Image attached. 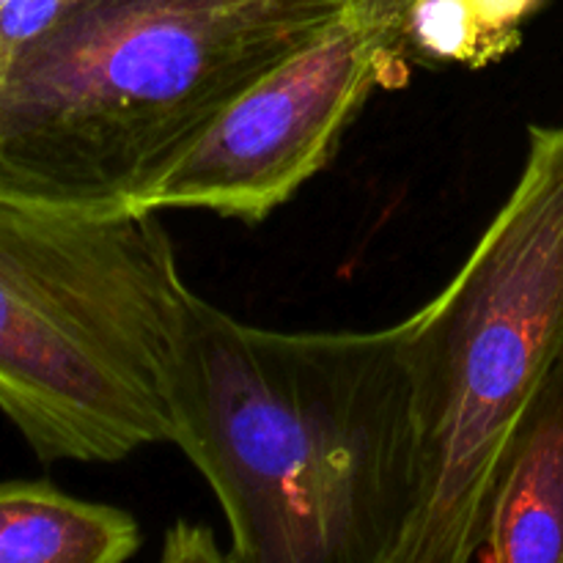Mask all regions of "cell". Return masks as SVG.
<instances>
[{
  "instance_id": "9",
  "label": "cell",
  "mask_w": 563,
  "mask_h": 563,
  "mask_svg": "<svg viewBox=\"0 0 563 563\" xmlns=\"http://www.w3.org/2000/svg\"><path fill=\"white\" fill-rule=\"evenodd\" d=\"M542 3L544 0H471L478 20L515 49L522 42V25L542 9Z\"/></svg>"
},
{
  "instance_id": "8",
  "label": "cell",
  "mask_w": 563,
  "mask_h": 563,
  "mask_svg": "<svg viewBox=\"0 0 563 563\" xmlns=\"http://www.w3.org/2000/svg\"><path fill=\"white\" fill-rule=\"evenodd\" d=\"M401 47L410 64L471 69L506 58L515 49L478 20L471 0H407Z\"/></svg>"
},
{
  "instance_id": "7",
  "label": "cell",
  "mask_w": 563,
  "mask_h": 563,
  "mask_svg": "<svg viewBox=\"0 0 563 563\" xmlns=\"http://www.w3.org/2000/svg\"><path fill=\"white\" fill-rule=\"evenodd\" d=\"M135 517L49 482L0 484V563H124L141 550Z\"/></svg>"
},
{
  "instance_id": "3",
  "label": "cell",
  "mask_w": 563,
  "mask_h": 563,
  "mask_svg": "<svg viewBox=\"0 0 563 563\" xmlns=\"http://www.w3.org/2000/svg\"><path fill=\"white\" fill-rule=\"evenodd\" d=\"M187 284L157 212L0 196V412L42 462L170 443Z\"/></svg>"
},
{
  "instance_id": "2",
  "label": "cell",
  "mask_w": 563,
  "mask_h": 563,
  "mask_svg": "<svg viewBox=\"0 0 563 563\" xmlns=\"http://www.w3.org/2000/svg\"><path fill=\"white\" fill-rule=\"evenodd\" d=\"M350 0H77L0 86V196L115 212Z\"/></svg>"
},
{
  "instance_id": "5",
  "label": "cell",
  "mask_w": 563,
  "mask_h": 563,
  "mask_svg": "<svg viewBox=\"0 0 563 563\" xmlns=\"http://www.w3.org/2000/svg\"><path fill=\"white\" fill-rule=\"evenodd\" d=\"M407 0H350L297 53L231 99L124 209H201L262 223L333 159L377 88L407 80Z\"/></svg>"
},
{
  "instance_id": "1",
  "label": "cell",
  "mask_w": 563,
  "mask_h": 563,
  "mask_svg": "<svg viewBox=\"0 0 563 563\" xmlns=\"http://www.w3.org/2000/svg\"><path fill=\"white\" fill-rule=\"evenodd\" d=\"M405 322L280 333L187 286L170 443L223 509L231 561L394 563L418 506Z\"/></svg>"
},
{
  "instance_id": "4",
  "label": "cell",
  "mask_w": 563,
  "mask_h": 563,
  "mask_svg": "<svg viewBox=\"0 0 563 563\" xmlns=\"http://www.w3.org/2000/svg\"><path fill=\"white\" fill-rule=\"evenodd\" d=\"M405 328L418 506L394 563H471L500 456L563 361V124L528 126L509 198Z\"/></svg>"
},
{
  "instance_id": "6",
  "label": "cell",
  "mask_w": 563,
  "mask_h": 563,
  "mask_svg": "<svg viewBox=\"0 0 563 563\" xmlns=\"http://www.w3.org/2000/svg\"><path fill=\"white\" fill-rule=\"evenodd\" d=\"M476 561L563 563V361L500 456Z\"/></svg>"
}]
</instances>
